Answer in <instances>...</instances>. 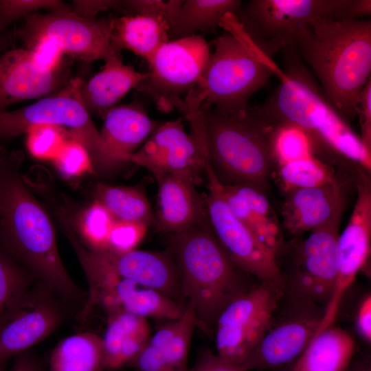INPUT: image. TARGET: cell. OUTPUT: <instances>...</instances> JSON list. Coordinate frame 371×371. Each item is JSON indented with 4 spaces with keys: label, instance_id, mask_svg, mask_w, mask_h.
Instances as JSON below:
<instances>
[{
    "label": "cell",
    "instance_id": "cell-35",
    "mask_svg": "<svg viewBox=\"0 0 371 371\" xmlns=\"http://www.w3.org/2000/svg\"><path fill=\"white\" fill-rule=\"evenodd\" d=\"M115 219L99 201H95L82 212L79 218L80 236L94 251L106 250L109 234Z\"/></svg>",
    "mask_w": 371,
    "mask_h": 371
},
{
    "label": "cell",
    "instance_id": "cell-45",
    "mask_svg": "<svg viewBox=\"0 0 371 371\" xmlns=\"http://www.w3.org/2000/svg\"><path fill=\"white\" fill-rule=\"evenodd\" d=\"M354 323L359 337L367 344L371 342V295L366 293L355 311Z\"/></svg>",
    "mask_w": 371,
    "mask_h": 371
},
{
    "label": "cell",
    "instance_id": "cell-38",
    "mask_svg": "<svg viewBox=\"0 0 371 371\" xmlns=\"http://www.w3.org/2000/svg\"><path fill=\"white\" fill-rule=\"evenodd\" d=\"M56 168L65 177H79L93 171V159L87 148L81 142L69 139L53 159Z\"/></svg>",
    "mask_w": 371,
    "mask_h": 371
},
{
    "label": "cell",
    "instance_id": "cell-44",
    "mask_svg": "<svg viewBox=\"0 0 371 371\" xmlns=\"http://www.w3.org/2000/svg\"><path fill=\"white\" fill-rule=\"evenodd\" d=\"M128 366L137 371H177L148 344Z\"/></svg>",
    "mask_w": 371,
    "mask_h": 371
},
{
    "label": "cell",
    "instance_id": "cell-31",
    "mask_svg": "<svg viewBox=\"0 0 371 371\" xmlns=\"http://www.w3.org/2000/svg\"><path fill=\"white\" fill-rule=\"evenodd\" d=\"M196 327L194 311L186 305L182 315L159 328L148 344L177 371H187L188 353Z\"/></svg>",
    "mask_w": 371,
    "mask_h": 371
},
{
    "label": "cell",
    "instance_id": "cell-8",
    "mask_svg": "<svg viewBox=\"0 0 371 371\" xmlns=\"http://www.w3.org/2000/svg\"><path fill=\"white\" fill-rule=\"evenodd\" d=\"M344 213L311 230L293 237L276 259L282 281V297L311 302L326 308L334 291L338 270L337 240Z\"/></svg>",
    "mask_w": 371,
    "mask_h": 371
},
{
    "label": "cell",
    "instance_id": "cell-26",
    "mask_svg": "<svg viewBox=\"0 0 371 371\" xmlns=\"http://www.w3.org/2000/svg\"><path fill=\"white\" fill-rule=\"evenodd\" d=\"M107 316L102 337L104 369L115 370L129 365L147 345L150 327L147 319L131 313L118 311Z\"/></svg>",
    "mask_w": 371,
    "mask_h": 371
},
{
    "label": "cell",
    "instance_id": "cell-17",
    "mask_svg": "<svg viewBox=\"0 0 371 371\" xmlns=\"http://www.w3.org/2000/svg\"><path fill=\"white\" fill-rule=\"evenodd\" d=\"M371 175L356 176L357 199L348 224L339 234L338 270L332 297L325 308L319 330L335 324L342 299L371 254Z\"/></svg>",
    "mask_w": 371,
    "mask_h": 371
},
{
    "label": "cell",
    "instance_id": "cell-41",
    "mask_svg": "<svg viewBox=\"0 0 371 371\" xmlns=\"http://www.w3.org/2000/svg\"><path fill=\"white\" fill-rule=\"evenodd\" d=\"M183 1V0H127L122 1V7L134 15L161 18L170 27Z\"/></svg>",
    "mask_w": 371,
    "mask_h": 371
},
{
    "label": "cell",
    "instance_id": "cell-19",
    "mask_svg": "<svg viewBox=\"0 0 371 371\" xmlns=\"http://www.w3.org/2000/svg\"><path fill=\"white\" fill-rule=\"evenodd\" d=\"M355 181L356 176L339 170L334 179L325 184L284 193L281 207L283 230L293 237H301L344 213L349 188L355 185Z\"/></svg>",
    "mask_w": 371,
    "mask_h": 371
},
{
    "label": "cell",
    "instance_id": "cell-28",
    "mask_svg": "<svg viewBox=\"0 0 371 371\" xmlns=\"http://www.w3.org/2000/svg\"><path fill=\"white\" fill-rule=\"evenodd\" d=\"M168 23L141 15L114 18L111 43L119 52L128 49L148 63L159 47L169 41Z\"/></svg>",
    "mask_w": 371,
    "mask_h": 371
},
{
    "label": "cell",
    "instance_id": "cell-7",
    "mask_svg": "<svg viewBox=\"0 0 371 371\" xmlns=\"http://www.w3.org/2000/svg\"><path fill=\"white\" fill-rule=\"evenodd\" d=\"M370 14V0H251L234 16L251 41L273 58L291 47L298 28L310 21L360 19Z\"/></svg>",
    "mask_w": 371,
    "mask_h": 371
},
{
    "label": "cell",
    "instance_id": "cell-3",
    "mask_svg": "<svg viewBox=\"0 0 371 371\" xmlns=\"http://www.w3.org/2000/svg\"><path fill=\"white\" fill-rule=\"evenodd\" d=\"M292 47L348 122L371 78V21L320 19L300 27Z\"/></svg>",
    "mask_w": 371,
    "mask_h": 371
},
{
    "label": "cell",
    "instance_id": "cell-23",
    "mask_svg": "<svg viewBox=\"0 0 371 371\" xmlns=\"http://www.w3.org/2000/svg\"><path fill=\"white\" fill-rule=\"evenodd\" d=\"M95 252L120 276L176 301L181 296L178 271L171 256L136 249L120 254Z\"/></svg>",
    "mask_w": 371,
    "mask_h": 371
},
{
    "label": "cell",
    "instance_id": "cell-46",
    "mask_svg": "<svg viewBox=\"0 0 371 371\" xmlns=\"http://www.w3.org/2000/svg\"><path fill=\"white\" fill-rule=\"evenodd\" d=\"M187 371H244L240 366L232 364L210 350L203 351L196 361Z\"/></svg>",
    "mask_w": 371,
    "mask_h": 371
},
{
    "label": "cell",
    "instance_id": "cell-49",
    "mask_svg": "<svg viewBox=\"0 0 371 371\" xmlns=\"http://www.w3.org/2000/svg\"><path fill=\"white\" fill-rule=\"evenodd\" d=\"M345 371H371L370 356L368 354L352 359Z\"/></svg>",
    "mask_w": 371,
    "mask_h": 371
},
{
    "label": "cell",
    "instance_id": "cell-6",
    "mask_svg": "<svg viewBox=\"0 0 371 371\" xmlns=\"http://www.w3.org/2000/svg\"><path fill=\"white\" fill-rule=\"evenodd\" d=\"M212 43L214 52L200 80L177 109L183 117L202 104L223 109L244 107L273 76L234 33L227 31Z\"/></svg>",
    "mask_w": 371,
    "mask_h": 371
},
{
    "label": "cell",
    "instance_id": "cell-32",
    "mask_svg": "<svg viewBox=\"0 0 371 371\" xmlns=\"http://www.w3.org/2000/svg\"><path fill=\"white\" fill-rule=\"evenodd\" d=\"M95 196L116 221L138 222L149 225L153 212L145 194L140 190L102 183L97 184Z\"/></svg>",
    "mask_w": 371,
    "mask_h": 371
},
{
    "label": "cell",
    "instance_id": "cell-21",
    "mask_svg": "<svg viewBox=\"0 0 371 371\" xmlns=\"http://www.w3.org/2000/svg\"><path fill=\"white\" fill-rule=\"evenodd\" d=\"M159 125V124H158ZM137 101L114 106L104 117L100 132L102 168L128 161L129 157L158 126Z\"/></svg>",
    "mask_w": 371,
    "mask_h": 371
},
{
    "label": "cell",
    "instance_id": "cell-14",
    "mask_svg": "<svg viewBox=\"0 0 371 371\" xmlns=\"http://www.w3.org/2000/svg\"><path fill=\"white\" fill-rule=\"evenodd\" d=\"M67 304L37 280L0 315V366L52 333L65 318Z\"/></svg>",
    "mask_w": 371,
    "mask_h": 371
},
{
    "label": "cell",
    "instance_id": "cell-50",
    "mask_svg": "<svg viewBox=\"0 0 371 371\" xmlns=\"http://www.w3.org/2000/svg\"><path fill=\"white\" fill-rule=\"evenodd\" d=\"M0 371H5V367L0 366Z\"/></svg>",
    "mask_w": 371,
    "mask_h": 371
},
{
    "label": "cell",
    "instance_id": "cell-18",
    "mask_svg": "<svg viewBox=\"0 0 371 371\" xmlns=\"http://www.w3.org/2000/svg\"><path fill=\"white\" fill-rule=\"evenodd\" d=\"M128 161L146 168L155 177L171 175L194 185L208 163L193 135L185 131L181 118L159 124Z\"/></svg>",
    "mask_w": 371,
    "mask_h": 371
},
{
    "label": "cell",
    "instance_id": "cell-27",
    "mask_svg": "<svg viewBox=\"0 0 371 371\" xmlns=\"http://www.w3.org/2000/svg\"><path fill=\"white\" fill-rule=\"evenodd\" d=\"M356 349L353 336L333 324L313 336L291 371H345Z\"/></svg>",
    "mask_w": 371,
    "mask_h": 371
},
{
    "label": "cell",
    "instance_id": "cell-15",
    "mask_svg": "<svg viewBox=\"0 0 371 371\" xmlns=\"http://www.w3.org/2000/svg\"><path fill=\"white\" fill-rule=\"evenodd\" d=\"M205 174L208 188L205 200L208 218L227 257L245 273L282 290V277L275 256L231 212L223 196L221 183L209 164Z\"/></svg>",
    "mask_w": 371,
    "mask_h": 371
},
{
    "label": "cell",
    "instance_id": "cell-1",
    "mask_svg": "<svg viewBox=\"0 0 371 371\" xmlns=\"http://www.w3.org/2000/svg\"><path fill=\"white\" fill-rule=\"evenodd\" d=\"M254 54L278 78L279 84L260 105L276 122H286L303 129L310 137L315 157L351 174L371 175V153L324 95L308 68L292 47L282 49L283 68L254 44Z\"/></svg>",
    "mask_w": 371,
    "mask_h": 371
},
{
    "label": "cell",
    "instance_id": "cell-36",
    "mask_svg": "<svg viewBox=\"0 0 371 371\" xmlns=\"http://www.w3.org/2000/svg\"><path fill=\"white\" fill-rule=\"evenodd\" d=\"M35 277L0 248V315L34 283Z\"/></svg>",
    "mask_w": 371,
    "mask_h": 371
},
{
    "label": "cell",
    "instance_id": "cell-25",
    "mask_svg": "<svg viewBox=\"0 0 371 371\" xmlns=\"http://www.w3.org/2000/svg\"><path fill=\"white\" fill-rule=\"evenodd\" d=\"M102 69L88 81L83 82L80 95L91 115L104 119L106 113L126 93L143 81L147 74L124 65L121 52H116L104 60Z\"/></svg>",
    "mask_w": 371,
    "mask_h": 371
},
{
    "label": "cell",
    "instance_id": "cell-51",
    "mask_svg": "<svg viewBox=\"0 0 371 371\" xmlns=\"http://www.w3.org/2000/svg\"><path fill=\"white\" fill-rule=\"evenodd\" d=\"M135 371H137V370H135Z\"/></svg>",
    "mask_w": 371,
    "mask_h": 371
},
{
    "label": "cell",
    "instance_id": "cell-13",
    "mask_svg": "<svg viewBox=\"0 0 371 371\" xmlns=\"http://www.w3.org/2000/svg\"><path fill=\"white\" fill-rule=\"evenodd\" d=\"M282 295V289L259 282L231 302L215 323L216 354L240 366L268 328Z\"/></svg>",
    "mask_w": 371,
    "mask_h": 371
},
{
    "label": "cell",
    "instance_id": "cell-16",
    "mask_svg": "<svg viewBox=\"0 0 371 371\" xmlns=\"http://www.w3.org/2000/svg\"><path fill=\"white\" fill-rule=\"evenodd\" d=\"M114 18L89 19L71 10H57L34 13L25 18L18 35L24 43L46 38L64 53L87 62L106 60L121 52L111 43Z\"/></svg>",
    "mask_w": 371,
    "mask_h": 371
},
{
    "label": "cell",
    "instance_id": "cell-12",
    "mask_svg": "<svg viewBox=\"0 0 371 371\" xmlns=\"http://www.w3.org/2000/svg\"><path fill=\"white\" fill-rule=\"evenodd\" d=\"M324 313L322 306L282 297L268 328L240 367L244 371H264L293 366L317 333Z\"/></svg>",
    "mask_w": 371,
    "mask_h": 371
},
{
    "label": "cell",
    "instance_id": "cell-5",
    "mask_svg": "<svg viewBox=\"0 0 371 371\" xmlns=\"http://www.w3.org/2000/svg\"><path fill=\"white\" fill-rule=\"evenodd\" d=\"M181 296L194 311L196 326L206 334L234 300L247 291V274L227 257L212 230L208 216L171 238Z\"/></svg>",
    "mask_w": 371,
    "mask_h": 371
},
{
    "label": "cell",
    "instance_id": "cell-43",
    "mask_svg": "<svg viewBox=\"0 0 371 371\" xmlns=\"http://www.w3.org/2000/svg\"><path fill=\"white\" fill-rule=\"evenodd\" d=\"M357 116L359 121L361 141L365 148L371 153V78L368 80L359 95Z\"/></svg>",
    "mask_w": 371,
    "mask_h": 371
},
{
    "label": "cell",
    "instance_id": "cell-11",
    "mask_svg": "<svg viewBox=\"0 0 371 371\" xmlns=\"http://www.w3.org/2000/svg\"><path fill=\"white\" fill-rule=\"evenodd\" d=\"M210 45L199 34L162 44L148 63L149 71L136 89L156 108L177 109L200 80L210 56Z\"/></svg>",
    "mask_w": 371,
    "mask_h": 371
},
{
    "label": "cell",
    "instance_id": "cell-40",
    "mask_svg": "<svg viewBox=\"0 0 371 371\" xmlns=\"http://www.w3.org/2000/svg\"><path fill=\"white\" fill-rule=\"evenodd\" d=\"M148 226L143 223L115 221L103 251L120 254L135 249L144 238Z\"/></svg>",
    "mask_w": 371,
    "mask_h": 371
},
{
    "label": "cell",
    "instance_id": "cell-29",
    "mask_svg": "<svg viewBox=\"0 0 371 371\" xmlns=\"http://www.w3.org/2000/svg\"><path fill=\"white\" fill-rule=\"evenodd\" d=\"M240 0H183L168 31L169 41L202 33H215L227 14H235Z\"/></svg>",
    "mask_w": 371,
    "mask_h": 371
},
{
    "label": "cell",
    "instance_id": "cell-33",
    "mask_svg": "<svg viewBox=\"0 0 371 371\" xmlns=\"http://www.w3.org/2000/svg\"><path fill=\"white\" fill-rule=\"evenodd\" d=\"M277 168L283 194L294 189L325 184L333 180L337 173L330 165L316 157L290 162Z\"/></svg>",
    "mask_w": 371,
    "mask_h": 371
},
{
    "label": "cell",
    "instance_id": "cell-39",
    "mask_svg": "<svg viewBox=\"0 0 371 371\" xmlns=\"http://www.w3.org/2000/svg\"><path fill=\"white\" fill-rule=\"evenodd\" d=\"M68 9L71 7L58 0H0V31L14 21L42 10Z\"/></svg>",
    "mask_w": 371,
    "mask_h": 371
},
{
    "label": "cell",
    "instance_id": "cell-2",
    "mask_svg": "<svg viewBox=\"0 0 371 371\" xmlns=\"http://www.w3.org/2000/svg\"><path fill=\"white\" fill-rule=\"evenodd\" d=\"M183 118L221 183L266 190L276 166L272 141L277 122L260 106L223 109L202 104Z\"/></svg>",
    "mask_w": 371,
    "mask_h": 371
},
{
    "label": "cell",
    "instance_id": "cell-42",
    "mask_svg": "<svg viewBox=\"0 0 371 371\" xmlns=\"http://www.w3.org/2000/svg\"><path fill=\"white\" fill-rule=\"evenodd\" d=\"M25 44V49L41 67L50 70H56L63 67L64 53L49 39L41 37L27 41Z\"/></svg>",
    "mask_w": 371,
    "mask_h": 371
},
{
    "label": "cell",
    "instance_id": "cell-24",
    "mask_svg": "<svg viewBox=\"0 0 371 371\" xmlns=\"http://www.w3.org/2000/svg\"><path fill=\"white\" fill-rule=\"evenodd\" d=\"M158 183L157 224L159 229L170 234L182 233L207 216L205 201L195 185L178 176L156 177Z\"/></svg>",
    "mask_w": 371,
    "mask_h": 371
},
{
    "label": "cell",
    "instance_id": "cell-22",
    "mask_svg": "<svg viewBox=\"0 0 371 371\" xmlns=\"http://www.w3.org/2000/svg\"><path fill=\"white\" fill-rule=\"evenodd\" d=\"M221 190L233 214L276 258L286 241L282 224L266 190L248 184L222 183Z\"/></svg>",
    "mask_w": 371,
    "mask_h": 371
},
{
    "label": "cell",
    "instance_id": "cell-10",
    "mask_svg": "<svg viewBox=\"0 0 371 371\" xmlns=\"http://www.w3.org/2000/svg\"><path fill=\"white\" fill-rule=\"evenodd\" d=\"M83 80L71 79L59 91L16 110L0 111V140L26 134L38 125H54L66 128L73 138L83 144L93 161L102 166L100 132L91 119L80 95Z\"/></svg>",
    "mask_w": 371,
    "mask_h": 371
},
{
    "label": "cell",
    "instance_id": "cell-20",
    "mask_svg": "<svg viewBox=\"0 0 371 371\" xmlns=\"http://www.w3.org/2000/svg\"><path fill=\"white\" fill-rule=\"evenodd\" d=\"M69 81L63 67L47 69L25 48L10 49L0 56V111L24 100L54 94Z\"/></svg>",
    "mask_w": 371,
    "mask_h": 371
},
{
    "label": "cell",
    "instance_id": "cell-4",
    "mask_svg": "<svg viewBox=\"0 0 371 371\" xmlns=\"http://www.w3.org/2000/svg\"><path fill=\"white\" fill-rule=\"evenodd\" d=\"M0 238L2 248L67 304L84 293L60 258L52 222L25 186L10 158L0 149Z\"/></svg>",
    "mask_w": 371,
    "mask_h": 371
},
{
    "label": "cell",
    "instance_id": "cell-47",
    "mask_svg": "<svg viewBox=\"0 0 371 371\" xmlns=\"http://www.w3.org/2000/svg\"><path fill=\"white\" fill-rule=\"evenodd\" d=\"M122 7V1L118 0H94L74 1L71 10L74 13L89 19L96 18V15L103 11Z\"/></svg>",
    "mask_w": 371,
    "mask_h": 371
},
{
    "label": "cell",
    "instance_id": "cell-37",
    "mask_svg": "<svg viewBox=\"0 0 371 371\" xmlns=\"http://www.w3.org/2000/svg\"><path fill=\"white\" fill-rule=\"evenodd\" d=\"M25 135L27 150L42 159H54L68 140L74 139L66 128L54 125L35 126Z\"/></svg>",
    "mask_w": 371,
    "mask_h": 371
},
{
    "label": "cell",
    "instance_id": "cell-9",
    "mask_svg": "<svg viewBox=\"0 0 371 371\" xmlns=\"http://www.w3.org/2000/svg\"><path fill=\"white\" fill-rule=\"evenodd\" d=\"M69 240L78 256L89 284L86 301L79 313L85 320L95 306L107 315L118 311L145 318H179L185 306L154 289L124 278L113 270L93 251L85 247L71 234Z\"/></svg>",
    "mask_w": 371,
    "mask_h": 371
},
{
    "label": "cell",
    "instance_id": "cell-48",
    "mask_svg": "<svg viewBox=\"0 0 371 371\" xmlns=\"http://www.w3.org/2000/svg\"><path fill=\"white\" fill-rule=\"evenodd\" d=\"M9 371H43V368L35 357L25 352L14 357Z\"/></svg>",
    "mask_w": 371,
    "mask_h": 371
},
{
    "label": "cell",
    "instance_id": "cell-34",
    "mask_svg": "<svg viewBox=\"0 0 371 371\" xmlns=\"http://www.w3.org/2000/svg\"><path fill=\"white\" fill-rule=\"evenodd\" d=\"M272 143L276 167L298 160L315 157L310 137L296 125L277 122Z\"/></svg>",
    "mask_w": 371,
    "mask_h": 371
},
{
    "label": "cell",
    "instance_id": "cell-30",
    "mask_svg": "<svg viewBox=\"0 0 371 371\" xmlns=\"http://www.w3.org/2000/svg\"><path fill=\"white\" fill-rule=\"evenodd\" d=\"M49 371H104L102 337L84 332L63 339L51 354Z\"/></svg>",
    "mask_w": 371,
    "mask_h": 371
}]
</instances>
